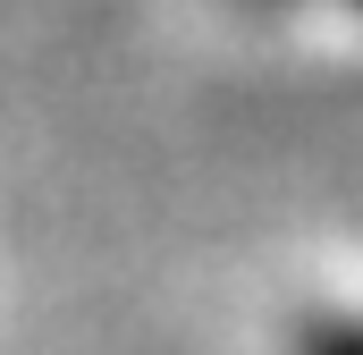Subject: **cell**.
<instances>
[{
	"label": "cell",
	"mask_w": 363,
	"mask_h": 355,
	"mask_svg": "<svg viewBox=\"0 0 363 355\" xmlns=\"http://www.w3.org/2000/svg\"><path fill=\"white\" fill-rule=\"evenodd\" d=\"M296 355H363V322H313Z\"/></svg>",
	"instance_id": "obj_1"
}]
</instances>
